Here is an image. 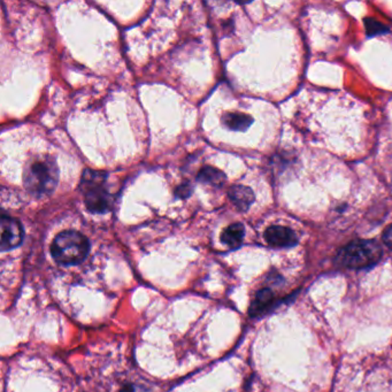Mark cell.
Masks as SVG:
<instances>
[{"label": "cell", "mask_w": 392, "mask_h": 392, "mask_svg": "<svg viewBox=\"0 0 392 392\" xmlns=\"http://www.w3.org/2000/svg\"><path fill=\"white\" fill-rule=\"evenodd\" d=\"M59 181V167L50 155H38L28 162L23 173L24 188L35 197L53 193Z\"/></svg>", "instance_id": "cell-1"}, {"label": "cell", "mask_w": 392, "mask_h": 392, "mask_svg": "<svg viewBox=\"0 0 392 392\" xmlns=\"http://www.w3.org/2000/svg\"><path fill=\"white\" fill-rule=\"evenodd\" d=\"M89 252V239L79 231H62L51 244L52 257L60 265H79L86 260Z\"/></svg>", "instance_id": "cell-2"}, {"label": "cell", "mask_w": 392, "mask_h": 392, "mask_svg": "<svg viewBox=\"0 0 392 392\" xmlns=\"http://www.w3.org/2000/svg\"><path fill=\"white\" fill-rule=\"evenodd\" d=\"M381 245L372 239H357L338 252L336 262L350 269H362L375 265L382 258Z\"/></svg>", "instance_id": "cell-3"}, {"label": "cell", "mask_w": 392, "mask_h": 392, "mask_svg": "<svg viewBox=\"0 0 392 392\" xmlns=\"http://www.w3.org/2000/svg\"><path fill=\"white\" fill-rule=\"evenodd\" d=\"M105 179V173L88 169L83 174L81 184L84 188V203L91 213H106L110 208L112 197L104 188Z\"/></svg>", "instance_id": "cell-4"}, {"label": "cell", "mask_w": 392, "mask_h": 392, "mask_svg": "<svg viewBox=\"0 0 392 392\" xmlns=\"http://www.w3.org/2000/svg\"><path fill=\"white\" fill-rule=\"evenodd\" d=\"M1 250L7 251L17 248L23 241V228L20 221L13 217H1Z\"/></svg>", "instance_id": "cell-5"}, {"label": "cell", "mask_w": 392, "mask_h": 392, "mask_svg": "<svg viewBox=\"0 0 392 392\" xmlns=\"http://www.w3.org/2000/svg\"><path fill=\"white\" fill-rule=\"evenodd\" d=\"M265 239L273 248H290L298 243V237L293 229L283 226H272L265 231Z\"/></svg>", "instance_id": "cell-6"}, {"label": "cell", "mask_w": 392, "mask_h": 392, "mask_svg": "<svg viewBox=\"0 0 392 392\" xmlns=\"http://www.w3.org/2000/svg\"><path fill=\"white\" fill-rule=\"evenodd\" d=\"M228 196L235 206L237 207L238 210L246 212L251 207L252 204L255 203V193L248 186H233L229 189Z\"/></svg>", "instance_id": "cell-7"}, {"label": "cell", "mask_w": 392, "mask_h": 392, "mask_svg": "<svg viewBox=\"0 0 392 392\" xmlns=\"http://www.w3.org/2000/svg\"><path fill=\"white\" fill-rule=\"evenodd\" d=\"M245 228L242 224H231L221 234V242L228 248H237L244 239Z\"/></svg>", "instance_id": "cell-8"}, {"label": "cell", "mask_w": 392, "mask_h": 392, "mask_svg": "<svg viewBox=\"0 0 392 392\" xmlns=\"http://www.w3.org/2000/svg\"><path fill=\"white\" fill-rule=\"evenodd\" d=\"M273 302H274V295L271 289H262L257 293L255 300L252 302L250 307V315L251 317H259L265 313L266 311L271 308Z\"/></svg>", "instance_id": "cell-9"}, {"label": "cell", "mask_w": 392, "mask_h": 392, "mask_svg": "<svg viewBox=\"0 0 392 392\" xmlns=\"http://www.w3.org/2000/svg\"><path fill=\"white\" fill-rule=\"evenodd\" d=\"M224 126L233 131H245L251 127L253 119L244 113H226L222 117Z\"/></svg>", "instance_id": "cell-10"}, {"label": "cell", "mask_w": 392, "mask_h": 392, "mask_svg": "<svg viewBox=\"0 0 392 392\" xmlns=\"http://www.w3.org/2000/svg\"><path fill=\"white\" fill-rule=\"evenodd\" d=\"M197 179L199 182L207 183L210 186H224V183L226 182L227 177L219 169L206 166L203 169H200V172L197 175Z\"/></svg>", "instance_id": "cell-11"}, {"label": "cell", "mask_w": 392, "mask_h": 392, "mask_svg": "<svg viewBox=\"0 0 392 392\" xmlns=\"http://www.w3.org/2000/svg\"><path fill=\"white\" fill-rule=\"evenodd\" d=\"M365 24L369 36H376V35L386 34V32L389 31V29H388L386 26H383L381 22L374 20V19H366Z\"/></svg>", "instance_id": "cell-12"}, {"label": "cell", "mask_w": 392, "mask_h": 392, "mask_svg": "<svg viewBox=\"0 0 392 392\" xmlns=\"http://www.w3.org/2000/svg\"><path fill=\"white\" fill-rule=\"evenodd\" d=\"M193 191V188L190 186L189 183H183L181 186H177L175 191V196L179 198H186L190 196V193Z\"/></svg>", "instance_id": "cell-13"}, {"label": "cell", "mask_w": 392, "mask_h": 392, "mask_svg": "<svg viewBox=\"0 0 392 392\" xmlns=\"http://www.w3.org/2000/svg\"><path fill=\"white\" fill-rule=\"evenodd\" d=\"M383 242L384 244L389 248H392V224L390 227L386 228L384 234H383Z\"/></svg>", "instance_id": "cell-14"}]
</instances>
